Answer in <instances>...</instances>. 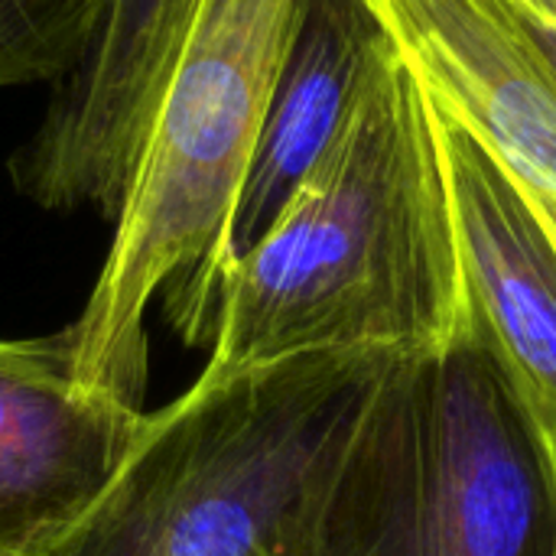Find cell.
<instances>
[{
    "mask_svg": "<svg viewBox=\"0 0 556 556\" xmlns=\"http://www.w3.org/2000/svg\"><path fill=\"white\" fill-rule=\"evenodd\" d=\"M466 309L430 94L378 26L332 143L261 241L215 277L205 371L430 349Z\"/></svg>",
    "mask_w": 556,
    "mask_h": 556,
    "instance_id": "1",
    "label": "cell"
},
{
    "mask_svg": "<svg viewBox=\"0 0 556 556\" xmlns=\"http://www.w3.org/2000/svg\"><path fill=\"white\" fill-rule=\"evenodd\" d=\"M283 556H556V440L472 300L446 342L384 355L309 472Z\"/></svg>",
    "mask_w": 556,
    "mask_h": 556,
    "instance_id": "2",
    "label": "cell"
},
{
    "mask_svg": "<svg viewBox=\"0 0 556 556\" xmlns=\"http://www.w3.org/2000/svg\"><path fill=\"white\" fill-rule=\"evenodd\" d=\"M303 0H199L169 65L111 251L65 326L85 384L143 407L147 309L160 290L192 345Z\"/></svg>",
    "mask_w": 556,
    "mask_h": 556,
    "instance_id": "3",
    "label": "cell"
},
{
    "mask_svg": "<svg viewBox=\"0 0 556 556\" xmlns=\"http://www.w3.org/2000/svg\"><path fill=\"white\" fill-rule=\"evenodd\" d=\"M388 352H306L205 371L143 427L39 556H283L303 485Z\"/></svg>",
    "mask_w": 556,
    "mask_h": 556,
    "instance_id": "4",
    "label": "cell"
},
{
    "mask_svg": "<svg viewBox=\"0 0 556 556\" xmlns=\"http://www.w3.org/2000/svg\"><path fill=\"white\" fill-rule=\"evenodd\" d=\"M556 251V68L505 0H362Z\"/></svg>",
    "mask_w": 556,
    "mask_h": 556,
    "instance_id": "5",
    "label": "cell"
},
{
    "mask_svg": "<svg viewBox=\"0 0 556 556\" xmlns=\"http://www.w3.org/2000/svg\"><path fill=\"white\" fill-rule=\"evenodd\" d=\"M199 0H104L91 42L13 150V189L39 208L117 218L150 114Z\"/></svg>",
    "mask_w": 556,
    "mask_h": 556,
    "instance_id": "6",
    "label": "cell"
},
{
    "mask_svg": "<svg viewBox=\"0 0 556 556\" xmlns=\"http://www.w3.org/2000/svg\"><path fill=\"white\" fill-rule=\"evenodd\" d=\"M143 407L81 381L68 332L0 339V556H39L94 505Z\"/></svg>",
    "mask_w": 556,
    "mask_h": 556,
    "instance_id": "7",
    "label": "cell"
},
{
    "mask_svg": "<svg viewBox=\"0 0 556 556\" xmlns=\"http://www.w3.org/2000/svg\"><path fill=\"white\" fill-rule=\"evenodd\" d=\"M430 111L472 309L556 440V251L485 150L433 101Z\"/></svg>",
    "mask_w": 556,
    "mask_h": 556,
    "instance_id": "8",
    "label": "cell"
},
{
    "mask_svg": "<svg viewBox=\"0 0 556 556\" xmlns=\"http://www.w3.org/2000/svg\"><path fill=\"white\" fill-rule=\"evenodd\" d=\"M375 36L378 23L362 0L300 3L296 36L283 62L215 277L222 274V267H228L235 257L261 241V235L277 222L290 195L332 143ZM202 319L205 306L192 345L202 342Z\"/></svg>",
    "mask_w": 556,
    "mask_h": 556,
    "instance_id": "9",
    "label": "cell"
},
{
    "mask_svg": "<svg viewBox=\"0 0 556 556\" xmlns=\"http://www.w3.org/2000/svg\"><path fill=\"white\" fill-rule=\"evenodd\" d=\"M101 7L104 0H0V88L65 81Z\"/></svg>",
    "mask_w": 556,
    "mask_h": 556,
    "instance_id": "10",
    "label": "cell"
},
{
    "mask_svg": "<svg viewBox=\"0 0 556 556\" xmlns=\"http://www.w3.org/2000/svg\"><path fill=\"white\" fill-rule=\"evenodd\" d=\"M534 36H538V42L544 46V52H547V59L554 62L556 68V33H547V29H538V26H528Z\"/></svg>",
    "mask_w": 556,
    "mask_h": 556,
    "instance_id": "11",
    "label": "cell"
}]
</instances>
